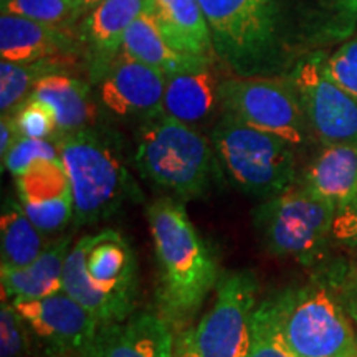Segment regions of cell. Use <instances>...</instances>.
Here are the masks:
<instances>
[{"label":"cell","mask_w":357,"mask_h":357,"mask_svg":"<svg viewBox=\"0 0 357 357\" xmlns=\"http://www.w3.org/2000/svg\"><path fill=\"white\" fill-rule=\"evenodd\" d=\"M215 60L234 77H287L312 52L349 40L357 0H200Z\"/></svg>","instance_id":"1"},{"label":"cell","mask_w":357,"mask_h":357,"mask_svg":"<svg viewBox=\"0 0 357 357\" xmlns=\"http://www.w3.org/2000/svg\"><path fill=\"white\" fill-rule=\"evenodd\" d=\"M151 236L159 266V300L171 326L185 324L217 284L212 252L190 222L184 204L155 200L147 207Z\"/></svg>","instance_id":"2"},{"label":"cell","mask_w":357,"mask_h":357,"mask_svg":"<svg viewBox=\"0 0 357 357\" xmlns=\"http://www.w3.org/2000/svg\"><path fill=\"white\" fill-rule=\"evenodd\" d=\"M136 257L116 230L84 235L63 268V289L102 323L131 316L136 300Z\"/></svg>","instance_id":"3"},{"label":"cell","mask_w":357,"mask_h":357,"mask_svg":"<svg viewBox=\"0 0 357 357\" xmlns=\"http://www.w3.org/2000/svg\"><path fill=\"white\" fill-rule=\"evenodd\" d=\"M217 159L211 137L166 114L146 119L137 132V169L177 199L205 195L217 172Z\"/></svg>","instance_id":"4"},{"label":"cell","mask_w":357,"mask_h":357,"mask_svg":"<svg viewBox=\"0 0 357 357\" xmlns=\"http://www.w3.org/2000/svg\"><path fill=\"white\" fill-rule=\"evenodd\" d=\"M55 142L73 192L77 225L109 218L126 200L137 199L131 174L108 139L88 128L58 136Z\"/></svg>","instance_id":"5"},{"label":"cell","mask_w":357,"mask_h":357,"mask_svg":"<svg viewBox=\"0 0 357 357\" xmlns=\"http://www.w3.org/2000/svg\"><path fill=\"white\" fill-rule=\"evenodd\" d=\"M218 160L231 181L250 195L270 199L293 185L294 146L223 113L211 132Z\"/></svg>","instance_id":"6"},{"label":"cell","mask_w":357,"mask_h":357,"mask_svg":"<svg viewBox=\"0 0 357 357\" xmlns=\"http://www.w3.org/2000/svg\"><path fill=\"white\" fill-rule=\"evenodd\" d=\"M337 208L303 187H288L255 211V229L270 253L310 260L333 231Z\"/></svg>","instance_id":"7"},{"label":"cell","mask_w":357,"mask_h":357,"mask_svg":"<svg viewBox=\"0 0 357 357\" xmlns=\"http://www.w3.org/2000/svg\"><path fill=\"white\" fill-rule=\"evenodd\" d=\"M222 113L298 147L312 136L288 77H230L220 83Z\"/></svg>","instance_id":"8"},{"label":"cell","mask_w":357,"mask_h":357,"mask_svg":"<svg viewBox=\"0 0 357 357\" xmlns=\"http://www.w3.org/2000/svg\"><path fill=\"white\" fill-rule=\"evenodd\" d=\"M280 328L296 357H357L354 329L324 289L276 298Z\"/></svg>","instance_id":"9"},{"label":"cell","mask_w":357,"mask_h":357,"mask_svg":"<svg viewBox=\"0 0 357 357\" xmlns=\"http://www.w3.org/2000/svg\"><path fill=\"white\" fill-rule=\"evenodd\" d=\"M324 50L301 58L287 77L293 83L312 136L329 144H357V98L334 82Z\"/></svg>","instance_id":"10"},{"label":"cell","mask_w":357,"mask_h":357,"mask_svg":"<svg viewBox=\"0 0 357 357\" xmlns=\"http://www.w3.org/2000/svg\"><path fill=\"white\" fill-rule=\"evenodd\" d=\"M257 294L258 281L252 271H235L222 278L212 307L194 328L200 356L248 357Z\"/></svg>","instance_id":"11"},{"label":"cell","mask_w":357,"mask_h":357,"mask_svg":"<svg viewBox=\"0 0 357 357\" xmlns=\"http://www.w3.org/2000/svg\"><path fill=\"white\" fill-rule=\"evenodd\" d=\"M10 303L47 357L82 356L100 326V321L65 289L38 300Z\"/></svg>","instance_id":"12"},{"label":"cell","mask_w":357,"mask_h":357,"mask_svg":"<svg viewBox=\"0 0 357 357\" xmlns=\"http://www.w3.org/2000/svg\"><path fill=\"white\" fill-rule=\"evenodd\" d=\"M98 79L100 101L111 114L146 119L162 114L166 75L126 52H119Z\"/></svg>","instance_id":"13"},{"label":"cell","mask_w":357,"mask_h":357,"mask_svg":"<svg viewBox=\"0 0 357 357\" xmlns=\"http://www.w3.org/2000/svg\"><path fill=\"white\" fill-rule=\"evenodd\" d=\"M17 199L40 230L56 234L75 218L73 192L60 159L37 160L15 177Z\"/></svg>","instance_id":"14"},{"label":"cell","mask_w":357,"mask_h":357,"mask_svg":"<svg viewBox=\"0 0 357 357\" xmlns=\"http://www.w3.org/2000/svg\"><path fill=\"white\" fill-rule=\"evenodd\" d=\"M176 337L164 316L137 312L98 326L82 357H174Z\"/></svg>","instance_id":"15"},{"label":"cell","mask_w":357,"mask_h":357,"mask_svg":"<svg viewBox=\"0 0 357 357\" xmlns=\"http://www.w3.org/2000/svg\"><path fill=\"white\" fill-rule=\"evenodd\" d=\"M77 50V38L65 26L48 25L2 12L0 55L15 63H32L45 58H65Z\"/></svg>","instance_id":"16"},{"label":"cell","mask_w":357,"mask_h":357,"mask_svg":"<svg viewBox=\"0 0 357 357\" xmlns=\"http://www.w3.org/2000/svg\"><path fill=\"white\" fill-rule=\"evenodd\" d=\"M149 2L151 0H102L84 17L79 26V40L86 43L96 78L121 52L126 30L147 10Z\"/></svg>","instance_id":"17"},{"label":"cell","mask_w":357,"mask_h":357,"mask_svg":"<svg viewBox=\"0 0 357 357\" xmlns=\"http://www.w3.org/2000/svg\"><path fill=\"white\" fill-rule=\"evenodd\" d=\"M220 83L213 61L171 75L166 78L162 114L194 128L207 121L222 109Z\"/></svg>","instance_id":"18"},{"label":"cell","mask_w":357,"mask_h":357,"mask_svg":"<svg viewBox=\"0 0 357 357\" xmlns=\"http://www.w3.org/2000/svg\"><path fill=\"white\" fill-rule=\"evenodd\" d=\"M147 10L174 50L215 60L211 26L200 0H151Z\"/></svg>","instance_id":"19"},{"label":"cell","mask_w":357,"mask_h":357,"mask_svg":"<svg viewBox=\"0 0 357 357\" xmlns=\"http://www.w3.org/2000/svg\"><path fill=\"white\" fill-rule=\"evenodd\" d=\"M303 185L337 211L351 205L357 199V144L324 146L306 169Z\"/></svg>","instance_id":"20"},{"label":"cell","mask_w":357,"mask_h":357,"mask_svg":"<svg viewBox=\"0 0 357 357\" xmlns=\"http://www.w3.org/2000/svg\"><path fill=\"white\" fill-rule=\"evenodd\" d=\"M70 250L71 238L63 236L48 245L30 265L15 270L2 268V300H38L63 291V268Z\"/></svg>","instance_id":"21"},{"label":"cell","mask_w":357,"mask_h":357,"mask_svg":"<svg viewBox=\"0 0 357 357\" xmlns=\"http://www.w3.org/2000/svg\"><path fill=\"white\" fill-rule=\"evenodd\" d=\"M29 98L45 102L56 119V137L88 129L95 123L96 108L89 86L65 71L43 77Z\"/></svg>","instance_id":"22"},{"label":"cell","mask_w":357,"mask_h":357,"mask_svg":"<svg viewBox=\"0 0 357 357\" xmlns=\"http://www.w3.org/2000/svg\"><path fill=\"white\" fill-rule=\"evenodd\" d=\"M121 50L142 61V63L159 70L160 73L166 75V78L171 75L181 73V71L197 68V66L215 61L211 58L182 55V53L174 50L171 45L164 40L162 33L159 32L158 24H155L149 10L142 12L129 25L126 35H124Z\"/></svg>","instance_id":"23"},{"label":"cell","mask_w":357,"mask_h":357,"mask_svg":"<svg viewBox=\"0 0 357 357\" xmlns=\"http://www.w3.org/2000/svg\"><path fill=\"white\" fill-rule=\"evenodd\" d=\"M45 234L26 215L19 199H7L0 215L2 268L15 270L37 260L48 247Z\"/></svg>","instance_id":"24"},{"label":"cell","mask_w":357,"mask_h":357,"mask_svg":"<svg viewBox=\"0 0 357 357\" xmlns=\"http://www.w3.org/2000/svg\"><path fill=\"white\" fill-rule=\"evenodd\" d=\"M65 58H45L32 63H15L2 60L0 63V111L12 114L26 98L32 95L40 79L47 75L65 71Z\"/></svg>","instance_id":"25"},{"label":"cell","mask_w":357,"mask_h":357,"mask_svg":"<svg viewBox=\"0 0 357 357\" xmlns=\"http://www.w3.org/2000/svg\"><path fill=\"white\" fill-rule=\"evenodd\" d=\"M248 357H296L281 333L275 300L260 303L253 312Z\"/></svg>","instance_id":"26"},{"label":"cell","mask_w":357,"mask_h":357,"mask_svg":"<svg viewBox=\"0 0 357 357\" xmlns=\"http://www.w3.org/2000/svg\"><path fill=\"white\" fill-rule=\"evenodd\" d=\"M2 12L68 29L79 19L73 0H2Z\"/></svg>","instance_id":"27"},{"label":"cell","mask_w":357,"mask_h":357,"mask_svg":"<svg viewBox=\"0 0 357 357\" xmlns=\"http://www.w3.org/2000/svg\"><path fill=\"white\" fill-rule=\"evenodd\" d=\"M33 339L10 301L0 307V357H30Z\"/></svg>","instance_id":"28"},{"label":"cell","mask_w":357,"mask_h":357,"mask_svg":"<svg viewBox=\"0 0 357 357\" xmlns=\"http://www.w3.org/2000/svg\"><path fill=\"white\" fill-rule=\"evenodd\" d=\"M60 159L56 142L48 139H33V137L20 136L8 153L2 158V171H7L13 177L24 174L37 160Z\"/></svg>","instance_id":"29"},{"label":"cell","mask_w":357,"mask_h":357,"mask_svg":"<svg viewBox=\"0 0 357 357\" xmlns=\"http://www.w3.org/2000/svg\"><path fill=\"white\" fill-rule=\"evenodd\" d=\"M19 134L33 139H50L56 136V119L53 111L35 98H26L12 113Z\"/></svg>","instance_id":"30"},{"label":"cell","mask_w":357,"mask_h":357,"mask_svg":"<svg viewBox=\"0 0 357 357\" xmlns=\"http://www.w3.org/2000/svg\"><path fill=\"white\" fill-rule=\"evenodd\" d=\"M326 66L334 82L357 98V37L349 38L328 56Z\"/></svg>","instance_id":"31"},{"label":"cell","mask_w":357,"mask_h":357,"mask_svg":"<svg viewBox=\"0 0 357 357\" xmlns=\"http://www.w3.org/2000/svg\"><path fill=\"white\" fill-rule=\"evenodd\" d=\"M333 234L337 240L357 248V199L351 205L336 212Z\"/></svg>","instance_id":"32"},{"label":"cell","mask_w":357,"mask_h":357,"mask_svg":"<svg viewBox=\"0 0 357 357\" xmlns=\"http://www.w3.org/2000/svg\"><path fill=\"white\" fill-rule=\"evenodd\" d=\"M19 129L15 126L12 114H2V119H0V155H2V158L8 153V149L15 144V141L19 139Z\"/></svg>","instance_id":"33"},{"label":"cell","mask_w":357,"mask_h":357,"mask_svg":"<svg viewBox=\"0 0 357 357\" xmlns=\"http://www.w3.org/2000/svg\"><path fill=\"white\" fill-rule=\"evenodd\" d=\"M174 357H202L197 349V344H195L194 328H185L178 333Z\"/></svg>","instance_id":"34"},{"label":"cell","mask_w":357,"mask_h":357,"mask_svg":"<svg viewBox=\"0 0 357 357\" xmlns=\"http://www.w3.org/2000/svg\"><path fill=\"white\" fill-rule=\"evenodd\" d=\"M75 6H77V10L79 13V17H83L84 13H88L93 10V8L100 6V3L102 2V0H73Z\"/></svg>","instance_id":"35"},{"label":"cell","mask_w":357,"mask_h":357,"mask_svg":"<svg viewBox=\"0 0 357 357\" xmlns=\"http://www.w3.org/2000/svg\"><path fill=\"white\" fill-rule=\"evenodd\" d=\"M68 357H82V356H68Z\"/></svg>","instance_id":"36"}]
</instances>
